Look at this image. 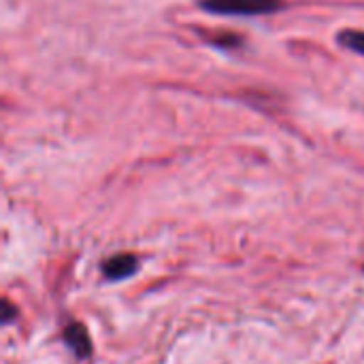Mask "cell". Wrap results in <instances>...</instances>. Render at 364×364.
I'll use <instances>...</instances> for the list:
<instances>
[{
	"label": "cell",
	"instance_id": "3",
	"mask_svg": "<svg viewBox=\"0 0 364 364\" xmlns=\"http://www.w3.org/2000/svg\"><path fill=\"white\" fill-rule=\"evenodd\" d=\"M139 262L132 254H115L109 260H105L102 264V273L109 282H117V279H126L136 271Z\"/></svg>",
	"mask_w": 364,
	"mask_h": 364
},
{
	"label": "cell",
	"instance_id": "2",
	"mask_svg": "<svg viewBox=\"0 0 364 364\" xmlns=\"http://www.w3.org/2000/svg\"><path fill=\"white\" fill-rule=\"evenodd\" d=\"M64 343L77 358H90L92 356V339L87 335V328L79 322H70L64 328Z\"/></svg>",
	"mask_w": 364,
	"mask_h": 364
},
{
	"label": "cell",
	"instance_id": "1",
	"mask_svg": "<svg viewBox=\"0 0 364 364\" xmlns=\"http://www.w3.org/2000/svg\"><path fill=\"white\" fill-rule=\"evenodd\" d=\"M282 0H203L200 6L215 15H264L282 9Z\"/></svg>",
	"mask_w": 364,
	"mask_h": 364
},
{
	"label": "cell",
	"instance_id": "5",
	"mask_svg": "<svg viewBox=\"0 0 364 364\" xmlns=\"http://www.w3.org/2000/svg\"><path fill=\"white\" fill-rule=\"evenodd\" d=\"M15 314H17V311L13 309V305H11L9 301H4V303H2V322L9 324V322L15 318Z\"/></svg>",
	"mask_w": 364,
	"mask_h": 364
},
{
	"label": "cell",
	"instance_id": "4",
	"mask_svg": "<svg viewBox=\"0 0 364 364\" xmlns=\"http://www.w3.org/2000/svg\"><path fill=\"white\" fill-rule=\"evenodd\" d=\"M339 43L348 47L350 51H356L364 55V32L363 30H346L339 34Z\"/></svg>",
	"mask_w": 364,
	"mask_h": 364
}]
</instances>
